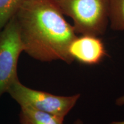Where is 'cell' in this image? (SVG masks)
Here are the masks:
<instances>
[{
  "label": "cell",
  "instance_id": "6da1fadb",
  "mask_svg": "<svg viewBox=\"0 0 124 124\" xmlns=\"http://www.w3.org/2000/svg\"><path fill=\"white\" fill-rule=\"evenodd\" d=\"M24 52L41 62L71 64L69 48L78 35L52 0H25L15 16Z\"/></svg>",
  "mask_w": 124,
  "mask_h": 124
},
{
  "label": "cell",
  "instance_id": "7a4b0ae2",
  "mask_svg": "<svg viewBox=\"0 0 124 124\" xmlns=\"http://www.w3.org/2000/svg\"><path fill=\"white\" fill-rule=\"evenodd\" d=\"M63 15L72 20L77 35L98 36L109 24L110 0H52Z\"/></svg>",
  "mask_w": 124,
  "mask_h": 124
},
{
  "label": "cell",
  "instance_id": "3957f363",
  "mask_svg": "<svg viewBox=\"0 0 124 124\" xmlns=\"http://www.w3.org/2000/svg\"><path fill=\"white\" fill-rule=\"evenodd\" d=\"M7 93L20 106L30 107L64 120L80 98V94L57 95L25 86L19 79L12 83Z\"/></svg>",
  "mask_w": 124,
  "mask_h": 124
},
{
  "label": "cell",
  "instance_id": "277c9868",
  "mask_svg": "<svg viewBox=\"0 0 124 124\" xmlns=\"http://www.w3.org/2000/svg\"><path fill=\"white\" fill-rule=\"evenodd\" d=\"M22 52L19 27L14 16L0 32V98L18 79L17 66Z\"/></svg>",
  "mask_w": 124,
  "mask_h": 124
},
{
  "label": "cell",
  "instance_id": "5b68a950",
  "mask_svg": "<svg viewBox=\"0 0 124 124\" xmlns=\"http://www.w3.org/2000/svg\"><path fill=\"white\" fill-rule=\"evenodd\" d=\"M69 52L73 61L87 66L100 64L108 56L101 39L93 35H78L71 41Z\"/></svg>",
  "mask_w": 124,
  "mask_h": 124
},
{
  "label": "cell",
  "instance_id": "8992f818",
  "mask_svg": "<svg viewBox=\"0 0 124 124\" xmlns=\"http://www.w3.org/2000/svg\"><path fill=\"white\" fill-rule=\"evenodd\" d=\"M63 119L27 106H20V124H64Z\"/></svg>",
  "mask_w": 124,
  "mask_h": 124
},
{
  "label": "cell",
  "instance_id": "52a82bcc",
  "mask_svg": "<svg viewBox=\"0 0 124 124\" xmlns=\"http://www.w3.org/2000/svg\"><path fill=\"white\" fill-rule=\"evenodd\" d=\"M109 25L113 30L124 31V0H110Z\"/></svg>",
  "mask_w": 124,
  "mask_h": 124
},
{
  "label": "cell",
  "instance_id": "ba28073f",
  "mask_svg": "<svg viewBox=\"0 0 124 124\" xmlns=\"http://www.w3.org/2000/svg\"><path fill=\"white\" fill-rule=\"evenodd\" d=\"M25 0H0V32Z\"/></svg>",
  "mask_w": 124,
  "mask_h": 124
},
{
  "label": "cell",
  "instance_id": "9c48e42d",
  "mask_svg": "<svg viewBox=\"0 0 124 124\" xmlns=\"http://www.w3.org/2000/svg\"><path fill=\"white\" fill-rule=\"evenodd\" d=\"M116 105L118 106H121L124 105V94L123 95L118 97L116 101Z\"/></svg>",
  "mask_w": 124,
  "mask_h": 124
},
{
  "label": "cell",
  "instance_id": "30bf717a",
  "mask_svg": "<svg viewBox=\"0 0 124 124\" xmlns=\"http://www.w3.org/2000/svg\"><path fill=\"white\" fill-rule=\"evenodd\" d=\"M73 124H84V122L81 119L78 118L74 122Z\"/></svg>",
  "mask_w": 124,
  "mask_h": 124
},
{
  "label": "cell",
  "instance_id": "8fae6325",
  "mask_svg": "<svg viewBox=\"0 0 124 124\" xmlns=\"http://www.w3.org/2000/svg\"><path fill=\"white\" fill-rule=\"evenodd\" d=\"M108 124H124V121H112Z\"/></svg>",
  "mask_w": 124,
  "mask_h": 124
}]
</instances>
